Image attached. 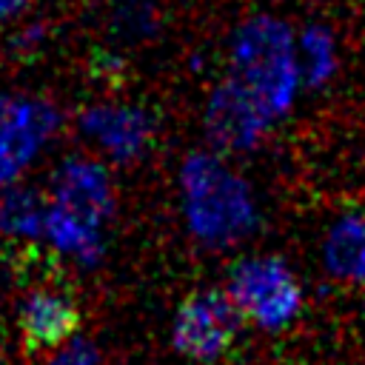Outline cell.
Returning a JSON list of instances; mask_svg holds the SVG:
<instances>
[{
  "label": "cell",
  "mask_w": 365,
  "mask_h": 365,
  "mask_svg": "<svg viewBox=\"0 0 365 365\" xmlns=\"http://www.w3.org/2000/svg\"><path fill=\"white\" fill-rule=\"evenodd\" d=\"M237 83L251 100L282 106L294 83V43L285 23L274 17L248 20L234 40Z\"/></svg>",
  "instance_id": "1"
},
{
  "label": "cell",
  "mask_w": 365,
  "mask_h": 365,
  "mask_svg": "<svg viewBox=\"0 0 365 365\" xmlns=\"http://www.w3.org/2000/svg\"><path fill=\"white\" fill-rule=\"evenodd\" d=\"M242 311L231 294L222 291H197L188 294L174 317V345L180 354L211 362L228 354L242 328Z\"/></svg>",
  "instance_id": "2"
},
{
  "label": "cell",
  "mask_w": 365,
  "mask_h": 365,
  "mask_svg": "<svg viewBox=\"0 0 365 365\" xmlns=\"http://www.w3.org/2000/svg\"><path fill=\"white\" fill-rule=\"evenodd\" d=\"M83 325L80 299L60 285L31 288L17 308V334L29 356L63 348Z\"/></svg>",
  "instance_id": "3"
},
{
  "label": "cell",
  "mask_w": 365,
  "mask_h": 365,
  "mask_svg": "<svg viewBox=\"0 0 365 365\" xmlns=\"http://www.w3.org/2000/svg\"><path fill=\"white\" fill-rule=\"evenodd\" d=\"M245 319H274L294 308L297 285L285 268L274 262H248L234 274L228 291Z\"/></svg>",
  "instance_id": "4"
},
{
  "label": "cell",
  "mask_w": 365,
  "mask_h": 365,
  "mask_svg": "<svg viewBox=\"0 0 365 365\" xmlns=\"http://www.w3.org/2000/svg\"><path fill=\"white\" fill-rule=\"evenodd\" d=\"M302 51H305V63H308V77L319 80L331 71L334 66V46L328 31L322 29H308L302 37Z\"/></svg>",
  "instance_id": "5"
},
{
  "label": "cell",
  "mask_w": 365,
  "mask_h": 365,
  "mask_svg": "<svg viewBox=\"0 0 365 365\" xmlns=\"http://www.w3.org/2000/svg\"><path fill=\"white\" fill-rule=\"evenodd\" d=\"M114 23L128 26V29L140 26V31H148V29H151V9H148V3H143V0H125V3L114 11Z\"/></svg>",
  "instance_id": "6"
},
{
  "label": "cell",
  "mask_w": 365,
  "mask_h": 365,
  "mask_svg": "<svg viewBox=\"0 0 365 365\" xmlns=\"http://www.w3.org/2000/svg\"><path fill=\"white\" fill-rule=\"evenodd\" d=\"M26 6H29V0H0V23L17 17Z\"/></svg>",
  "instance_id": "7"
}]
</instances>
